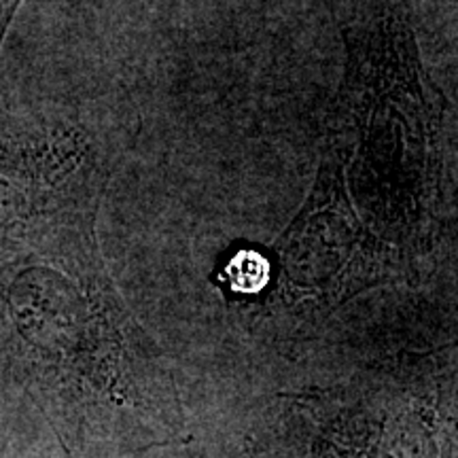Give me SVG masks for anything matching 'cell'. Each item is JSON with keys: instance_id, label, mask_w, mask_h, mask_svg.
Returning <instances> with one entry per match:
<instances>
[{"instance_id": "1", "label": "cell", "mask_w": 458, "mask_h": 458, "mask_svg": "<svg viewBox=\"0 0 458 458\" xmlns=\"http://www.w3.org/2000/svg\"><path fill=\"white\" fill-rule=\"evenodd\" d=\"M399 28L351 49L342 102L357 131L352 191L374 236L414 246L431 236L439 185V113Z\"/></svg>"}, {"instance_id": "2", "label": "cell", "mask_w": 458, "mask_h": 458, "mask_svg": "<svg viewBox=\"0 0 458 458\" xmlns=\"http://www.w3.org/2000/svg\"><path fill=\"white\" fill-rule=\"evenodd\" d=\"M223 274L233 293H259L272 278L270 257L257 249L233 250Z\"/></svg>"}]
</instances>
